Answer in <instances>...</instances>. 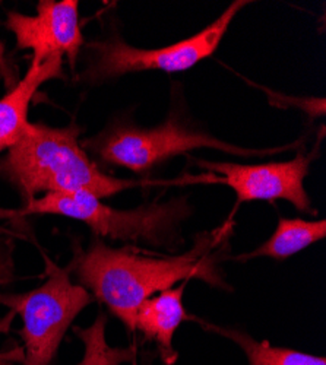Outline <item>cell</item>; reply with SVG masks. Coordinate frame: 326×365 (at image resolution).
Wrapping results in <instances>:
<instances>
[{
	"label": "cell",
	"instance_id": "obj_1",
	"mask_svg": "<svg viewBox=\"0 0 326 365\" xmlns=\"http://www.w3.org/2000/svg\"><path fill=\"white\" fill-rule=\"evenodd\" d=\"M225 230L202 234L189 252L165 257L113 249L96 238L86 250L75 249L69 269L79 285L107 306L129 331H135L141 304L177 282L200 279L211 287L228 288L218 269Z\"/></svg>",
	"mask_w": 326,
	"mask_h": 365
},
{
	"label": "cell",
	"instance_id": "obj_2",
	"mask_svg": "<svg viewBox=\"0 0 326 365\" xmlns=\"http://www.w3.org/2000/svg\"><path fill=\"white\" fill-rule=\"evenodd\" d=\"M79 133L73 123L66 128L29 123L0 160V175L12 182L25 203L40 193H88L104 199L138 185L103 173L81 146Z\"/></svg>",
	"mask_w": 326,
	"mask_h": 365
},
{
	"label": "cell",
	"instance_id": "obj_3",
	"mask_svg": "<svg viewBox=\"0 0 326 365\" xmlns=\"http://www.w3.org/2000/svg\"><path fill=\"white\" fill-rule=\"evenodd\" d=\"M15 215H58L83 222L97 238L167 246L189 217V205L185 199H173L122 210L88 193H49L26 202Z\"/></svg>",
	"mask_w": 326,
	"mask_h": 365
},
{
	"label": "cell",
	"instance_id": "obj_4",
	"mask_svg": "<svg viewBox=\"0 0 326 365\" xmlns=\"http://www.w3.org/2000/svg\"><path fill=\"white\" fill-rule=\"evenodd\" d=\"M46 281L24 294H0V304L22 319V365H51L68 329L94 297L71 279L69 269L46 257Z\"/></svg>",
	"mask_w": 326,
	"mask_h": 365
},
{
	"label": "cell",
	"instance_id": "obj_5",
	"mask_svg": "<svg viewBox=\"0 0 326 365\" xmlns=\"http://www.w3.org/2000/svg\"><path fill=\"white\" fill-rule=\"evenodd\" d=\"M85 146L94 152L101 163L135 173L146 171L168 158L202 148L217 149L235 157L268 155L287 149L258 150L240 148L205 132L189 129L180 123L179 118H168L165 123L153 129L116 123L98 136L85 140Z\"/></svg>",
	"mask_w": 326,
	"mask_h": 365
},
{
	"label": "cell",
	"instance_id": "obj_6",
	"mask_svg": "<svg viewBox=\"0 0 326 365\" xmlns=\"http://www.w3.org/2000/svg\"><path fill=\"white\" fill-rule=\"evenodd\" d=\"M246 5L245 0L233 2L218 19L200 33L161 48H136L121 38L93 41L86 44L90 62L81 78L88 83H101L141 71L167 73L189 71L215 53L233 19Z\"/></svg>",
	"mask_w": 326,
	"mask_h": 365
},
{
	"label": "cell",
	"instance_id": "obj_7",
	"mask_svg": "<svg viewBox=\"0 0 326 365\" xmlns=\"http://www.w3.org/2000/svg\"><path fill=\"white\" fill-rule=\"evenodd\" d=\"M312 155L299 154L282 163L243 165L235 163L198 161L196 164L217 175L203 177L202 182L225 185L235 193L237 205L246 202L287 200L300 212H313L305 187Z\"/></svg>",
	"mask_w": 326,
	"mask_h": 365
},
{
	"label": "cell",
	"instance_id": "obj_8",
	"mask_svg": "<svg viewBox=\"0 0 326 365\" xmlns=\"http://www.w3.org/2000/svg\"><path fill=\"white\" fill-rule=\"evenodd\" d=\"M76 0H40L36 15L9 12L5 26L15 36L18 50L33 51V65L58 57L75 66L83 46Z\"/></svg>",
	"mask_w": 326,
	"mask_h": 365
},
{
	"label": "cell",
	"instance_id": "obj_9",
	"mask_svg": "<svg viewBox=\"0 0 326 365\" xmlns=\"http://www.w3.org/2000/svg\"><path fill=\"white\" fill-rule=\"evenodd\" d=\"M186 282L177 288H170L156 297L145 299L136 313L135 330H139L148 341H153L165 365H173L179 354L173 348L174 333L179 326L189 320L183 306Z\"/></svg>",
	"mask_w": 326,
	"mask_h": 365
},
{
	"label": "cell",
	"instance_id": "obj_10",
	"mask_svg": "<svg viewBox=\"0 0 326 365\" xmlns=\"http://www.w3.org/2000/svg\"><path fill=\"white\" fill-rule=\"evenodd\" d=\"M63 58L53 57L41 65L29 66L25 76L0 98V154L12 148L25 133L31 121L28 110L40 86L51 79L61 78Z\"/></svg>",
	"mask_w": 326,
	"mask_h": 365
},
{
	"label": "cell",
	"instance_id": "obj_11",
	"mask_svg": "<svg viewBox=\"0 0 326 365\" xmlns=\"http://www.w3.org/2000/svg\"><path fill=\"white\" fill-rule=\"evenodd\" d=\"M326 237V221H305L300 218H280L277 230L260 247L252 253L239 256V260H249L253 257H271L274 260H287L288 257L300 253L312 246L313 242L322 241Z\"/></svg>",
	"mask_w": 326,
	"mask_h": 365
},
{
	"label": "cell",
	"instance_id": "obj_12",
	"mask_svg": "<svg viewBox=\"0 0 326 365\" xmlns=\"http://www.w3.org/2000/svg\"><path fill=\"white\" fill-rule=\"evenodd\" d=\"M206 330L221 334V336L239 345L245 352L249 365H326L325 356H317L291 348L274 346L266 341H256L250 334L239 329L220 327L199 322Z\"/></svg>",
	"mask_w": 326,
	"mask_h": 365
},
{
	"label": "cell",
	"instance_id": "obj_13",
	"mask_svg": "<svg viewBox=\"0 0 326 365\" xmlns=\"http://www.w3.org/2000/svg\"><path fill=\"white\" fill-rule=\"evenodd\" d=\"M107 317L100 313L90 327H75V333L83 344V356L78 365H122L136 356L133 348L110 346L106 338Z\"/></svg>",
	"mask_w": 326,
	"mask_h": 365
},
{
	"label": "cell",
	"instance_id": "obj_14",
	"mask_svg": "<svg viewBox=\"0 0 326 365\" xmlns=\"http://www.w3.org/2000/svg\"><path fill=\"white\" fill-rule=\"evenodd\" d=\"M0 63H4V46L0 44Z\"/></svg>",
	"mask_w": 326,
	"mask_h": 365
}]
</instances>
